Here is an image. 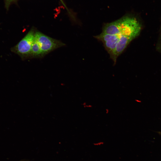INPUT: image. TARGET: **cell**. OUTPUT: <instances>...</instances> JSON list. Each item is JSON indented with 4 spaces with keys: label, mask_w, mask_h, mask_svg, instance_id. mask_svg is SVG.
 I'll list each match as a JSON object with an SVG mask.
<instances>
[{
    "label": "cell",
    "mask_w": 161,
    "mask_h": 161,
    "mask_svg": "<svg viewBox=\"0 0 161 161\" xmlns=\"http://www.w3.org/2000/svg\"><path fill=\"white\" fill-rule=\"evenodd\" d=\"M114 21L118 27V35L120 36H126L134 39L139 35L141 26L135 17L125 16Z\"/></svg>",
    "instance_id": "cell-1"
},
{
    "label": "cell",
    "mask_w": 161,
    "mask_h": 161,
    "mask_svg": "<svg viewBox=\"0 0 161 161\" xmlns=\"http://www.w3.org/2000/svg\"><path fill=\"white\" fill-rule=\"evenodd\" d=\"M36 30L35 27H32L25 36L11 49V51L18 55L22 60L31 58V50Z\"/></svg>",
    "instance_id": "cell-2"
},
{
    "label": "cell",
    "mask_w": 161,
    "mask_h": 161,
    "mask_svg": "<svg viewBox=\"0 0 161 161\" xmlns=\"http://www.w3.org/2000/svg\"><path fill=\"white\" fill-rule=\"evenodd\" d=\"M35 38L40 47L43 56L65 45L60 41L50 37L37 30L35 32Z\"/></svg>",
    "instance_id": "cell-3"
},
{
    "label": "cell",
    "mask_w": 161,
    "mask_h": 161,
    "mask_svg": "<svg viewBox=\"0 0 161 161\" xmlns=\"http://www.w3.org/2000/svg\"><path fill=\"white\" fill-rule=\"evenodd\" d=\"M94 37L103 43L105 49L112 58L120 36L117 35H110L101 32L100 34Z\"/></svg>",
    "instance_id": "cell-4"
},
{
    "label": "cell",
    "mask_w": 161,
    "mask_h": 161,
    "mask_svg": "<svg viewBox=\"0 0 161 161\" xmlns=\"http://www.w3.org/2000/svg\"><path fill=\"white\" fill-rule=\"evenodd\" d=\"M134 39L126 36H120L115 47L113 56L112 58L115 64L118 57L122 53L129 43Z\"/></svg>",
    "instance_id": "cell-5"
},
{
    "label": "cell",
    "mask_w": 161,
    "mask_h": 161,
    "mask_svg": "<svg viewBox=\"0 0 161 161\" xmlns=\"http://www.w3.org/2000/svg\"><path fill=\"white\" fill-rule=\"evenodd\" d=\"M40 47L35 38L31 52V58H40L43 57Z\"/></svg>",
    "instance_id": "cell-6"
},
{
    "label": "cell",
    "mask_w": 161,
    "mask_h": 161,
    "mask_svg": "<svg viewBox=\"0 0 161 161\" xmlns=\"http://www.w3.org/2000/svg\"><path fill=\"white\" fill-rule=\"evenodd\" d=\"M13 0H6L7 5H9Z\"/></svg>",
    "instance_id": "cell-7"
}]
</instances>
